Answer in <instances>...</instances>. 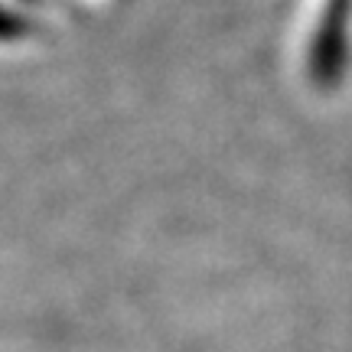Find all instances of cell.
Here are the masks:
<instances>
[{
    "label": "cell",
    "mask_w": 352,
    "mask_h": 352,
    "mask_svg": "<svg viewBox=\"0 0 352 352\" xmlns=\"http://www.w3.org/2000/svg\"><path fill=\"white\" fill-rule=\"evenodd\" d=\"M346 13H342V0L333 3L323 30L316 33V46H314V76L320 82H333L342 69V56H346Z\"/></svg>",
    "instance_id": "6da1fadb"
}]
</instances>
